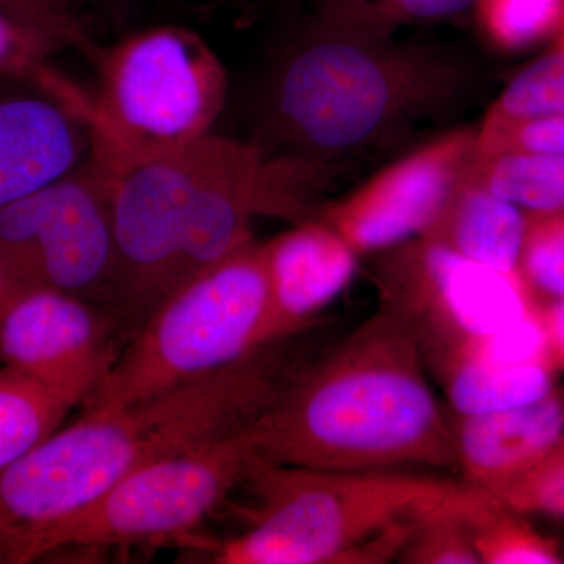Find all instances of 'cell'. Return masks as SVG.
Masks as SVG:
<instances>
[{
    "instance_id": "cell-1",
    "label": "cell",
    "mask_w": 564,
    "mask_h": 564,
    "mask_svg": "<svg viewBox=\"0 0 564 564\" xmlns=\"http://www.w3.org/2000/svg\"><path fill=\"white\" fill-rule=\"evenodd\" d=\"M281 343L128 406H84L0 469V564L51 558L70 527L152 459L250 425L295 370Z\"/></svg>"
},
{
    "instance_id": "cell-2",
    "label": "cell",
    "mask_w": 564,
    "mask_h": 564,
    "mask_svg": "<svg viewBox=\"0 0 564 564\" xmlns=\"http://www.w3.org/2000/svg\"><path fill=\"white\" fill-rule=\"evenodd\" d=\"M267 462L323 470H459L417 340L383 302L322 358L295 370L245 429Z\"/></svg>"
},
{
    "instance_id": "cell-3",
    "label": "cell",
    "mask_w": 564,
    "mask_h": 564,
    "mask_svg": "<svg viewBox=\"0 0 564 564\" xmlns=\"http://www.w3.org/2000/svg\"><path fill=\"white\" fill-rule=\"evenodd\" d=\"M473 82V65L440 44L347 35L310 21L263 87L259 147L325 173L443 117Z\"/></svg>"
},
{
    "instance_id": "cell-4",
    "label": "cell",
    "mask_w": 564,
    "mask_h": 564,
    "mask_svg": "<svg viewBox=\"0 0 564 564\" xmlns=\"http://www.w3.org/2000/svg\"><path fill=\"white\" fill-rule=\"evenodd\" d=\"M254 502L242 533L199 540L210 563H348L393 522L447 499L466 485L410 470H323L256 456L245 478Z\"/></svg>"
},
{
    "instance_id": "cell-5",
    "label": "cell",
    "mask_w": 564,
    "mask_h": 564,
    "mask_svg": "<svg viewBox=\"0 0 564 564\" xmlns=\"http://www.w3.org/2000/svg\"><path fill=\"white\" fill-rule=\"evenodd\" d=\"M88 99L90 159L118 177L210 135L228 73L188 29L159 25L104 47Z\"/></svg>"
},
{
    "instance_id": "cell-6",
    "label": "cell",
    "mask_w": 564,
    "mask_h": 564,
    "mask_svg": "<svg viewBox=\"0 0 564 564\" xmlns=\"http://www.w3.org/2000/svg\"><path fill=\"white\" fill-rule=\"evenodd\" d=\"M267 313L261 243L252 240L177 285L82 406H128L236 366L265 347Z\"/></svg>"
},
{
    "instance_id": "cell-7",
    "label": "cell",
    "mask_w": 564,
    "mask_h": 564,
    "mask_svg": "<svg viewBox=\"0 0 564 564\" xmlns=\"http://www.w3.org/2000/svg\"><path fill=\"white\" fill-rule=\"evenodd\" d=\"M245 429L143 464L70 527L52 556L187 545L251 473L258 454Z\"/></svg>"
},
{
    "instance_id": "cell-8",
    "label": "cell",
    "mask_w": 564,
    "mask_h": 564,
    "mask_svg": "<svg viewBox=\"0 0 564 564\" xmlns=\"http://www.w3.org/2000/svg\"><path fill=\"white\" fill-rule=\"evenodd\" d=\"M372 274L380 302L402 315L434 377L536 311L519 273L489 269L429 237L378 252Z\"/></svg>"
},
{
    "instance_id": "cell-9",
    "label": "cell",
    "mask_w": 564,
    "mask_h": 564,
    "mask_svg": "<svg viewBox=\"0 0 564 564\" xmlns=\"http://www.w3.org/2000/svg\"><path fill=\"white\" fill-rule=\"evenodd\" d=\"M113 181L88 155L0 209V261L14 292L50 288L102 307L115 267Z\"/></svg>"
},
{
    "instance_id": "cell-10",
    "label": "cell",
    "mask_w": 564,
    "mask_h": 564,
    "mask_svg": "<svg viewBox=\"0 0 564 564\" xmlns=\"http://www.w3.org/2000/svg\"><path fill=\"white\" fill-rule=\"evenodd\" d=\"M210 135L115 177V267L102 310L124 345L174 285L193 195L206 169Z\"/></svg>"
},
{
    "instance_id": "cell-11",
    "label": "cell",
    "mask_w": 564,
    "mask_h": 564,
    "mask_svg": "<svg viewBox=\"0 0 564 564\" xmlns=\"http://www.w3.org/2000/svg\"><path fill=\"white\" fill-rule=\"evenodd\" d=\"M122 347L106 310L55 289L14 293L0 318V367L35 381L70 410L102 383Z\"/></svg>"
},
{
    "instance_id": "cell-12",
    "label": "cell",
    "mask_w": 564,
    "mask_h": 564,
    "mask_svg": "<svg viewBox=\"0 0 564 564\" xmlns=\"http://www.w3.org/2000/svg\"><path fill=\"white\" fill-rule=\"evenodd\" d=\"M477 129L443 133L315 214L359 256L421 237L443 214L477 154Z\"/></svg>"
},
{
    "instance_id": "cell-13",
    "label": "cell",
    "mask_w": 564,
    "mask_h": 564,
    "mask_svg": "<svg viewBox=\"0 0 564 564\" xmlns=\"http://www.w3.org/2000/svg\"><path fill=\"white\" fill-rule=\"evenodd\" d=\"M269 285L265 344L313 328L317 315L350 284L361 256L321 218L261 243Z\"/></svg>"
},
{
    "instance_id": "cell-14",
    "label": "cell",
    "mask_w": 564,
    "mask_h": 564,
    "mask_svg": "<svg viewBox=\"0 0 564 564\" xmlns=\"http://www.w3.org/2000/svg\"><path fill=\"white\" fill-rule=\"evenodd\" d=\"M90 155L87 122L35 85L0 91V209L61 180Z\"/></svg>"
},
{
    "instance_id": "cell-15",
    "label": "cell",
    "mask_w": 564,
    "mask_h": 564,
    "mask_svg": "<svg viewBox=\"0 0 564 564\" xmlns=\"http://www.w3.org/2000/svg\"><path fill=\"white\" fill-rule=\"evenodd\" d=\"M456 417L452 430L463 481L489 494L524 477L564 437V400L554 391L510 410Z\"/></svg>"
},
{
    "instance_id": "cell-16",
    "label": "cell",
    "mask_w": 564,
    "mask_h": 564,
    "mask_svg": "<svg viewBox=\"0 0 564 564\" xmlns=\"http://www.w3.org/2000/svg\"><path fill=\"white\" fill-rule=\"evenodd\" d=\"M525 226L524 210L464 180L423 237L489 269L518 273Z\"/></svg>"
},
{
    "instance_id": "cell-17",
    "label": "cell",
    "mask_w": 564,
    "mask_h": 564,
    "mask_svg": "<svg viewBox=\"0 0 564 564\" xmlns=\"http://www.w3.org/2000/svg\"><path fill=\"white\" fill-rule=\"evenodd\" d=\"M547 362L503 366L462 358L436 375L456 415L491 413L538 402L554 391Z\"/></svg>"
},
{
    "instance_id": "cell-18",
    "label": "cell",
    "mask_w": 564,
    "mask_h": 564,
    "mask_svg": "<svg viewBox=\"0 0 564 564\" xmlns=\"http://www.w3.org/2000/svg\"><path fill=\"white\" fill-rule=\"evenodd\" d=\"M466 180L527 215L564 212V154L477 151Z\"/></svg>"
},
{
    "instance_id": "cell-19",
    "label": "cell",
    "mask_w": 564,
    "mask_h": 564,
    "mask_svg": "<svg viewBox=\"0 0 564 564\" xmlns=\"http://www.w3.org/2000/svg\"><path fill=\"white\" fill-rule=\"evenodd\" d=\"M310 21L328 31L392 39L404 25L452 20L477 0H304Z\"/></svg>"
},
{
    "instance_id": "cell-20",
    "label": "cell",
    "mask_w": 564,
    "mask_h": 564,
    "mask_svg": "<svg viewBox=\"0 0 564 564\" xmlns=\"http://www.w3.org/2000/svg\"><path fill=\"white\" fill-rule=\"evenodd\" d=\"M486 491L464 485L447 499L414 516L410 538L397 562L404 564H481L470 533V514Z\"/></svg>"
},
{
    "instance_id": "cell-21",
    "label": "cell",
    "mask_w": 564,
    "mask_h": 564,
    "mask_svg": "<svg viewBox=\"0 0 564 564\" xmlns=\"http://www.w3.org/2000/svg\"><path fill=\"white\" fill-rule=\"evenodd\" d=\"M69 411L35 381L0 367V469L54 433Z\"/></svg>"
},
{
    "instance_id": "cell-22",
    "label": "cell",
    "mask_w": 564,
    "mask_h": 564,
    "mask_svg": "<svg viewBox=\"0 0 564 564\" xmlns=\"http://www.w3.org/2000/svg\"><path fill=\"white\" fill-rule=\"evenodd\" d=\"M470 533L481 564L562 563L558 549L551 540L489 492L470 514Z\"/></svg>"
},
{
    "instance_id": "cell-23",
    "label": "cell",
    "mask_w": 564,
    "mask_h": 564,
    "mask_svg": "<svg viewBox=\"0 0 564 564\" xmlns=\"http://www.w3.org/2000/svg\"><path fill=\"white\" fill-rule=\"evenodd\" d=\"M474 9L488 39L505 51L534 46L564 25V0H477Z\"/></svg>"
},
{
    "instance_id": "cell-24",
    "label": "cell",
    "mask_w": 564,
    "mask_h": 564,
    "mask_svg": "<svg viewBox=\"0 0 564 564\" xmlns=\"http://www.w3.org/2000/svg\"><path fill=\"white\" fill-rule=\"evenodd\" d=\"M564 115V51H554L522 69L489 107L485 120L518 121Z\"/></svg>"
},
{
    "instance_id": "cell-25",
    "label": "cell",
    "mask_w": 564,
    "mask_h": 564,
    "mask_svg": "<svg viewBox=\"0 0 564 564\" xmlns=\"http://www.w3.org/2000/svg\"><path fill=\"white\" fill-rule=\"evenodd\" d=\"M0 13L57 51L79 52L93 66L101 57L104 47L96 43L76 0H0Z\"/></svg>"
},
{
    "instance_id": "cell-26",
    "label": "cell",
    "mask_w": 564,
    "mask_h": 564,
    "mask_svg": "<svg viewBox=\"0 0 564 564\" xmlns=\"http://www.w3.org/2000/svg\"><path fill=\"white\" fill-rule=\"evenodd\" d=\"M518 273L527 291L564 296V212L527 215Z\"/></svg>"
},
{
    "instance_id": "cell-27",
    "label": "cell",
    "mask_w": 564,
    "mask_h": 564,
    "mask_svg": "<svg viewBox=\"0 0 564 564\" xmlns=\"http://www.w3.org/2000/svg\"><path fill=\"white\" fill-rule=\"evenodd\" d=\"M492 496L518 513L564 519V444L524 477Z\"/></svg>"
},
{
    "instance_id": "cell-28",
    "label": "cell",
    "mask_w": 564,
    "mask_h": 564,
    "mask_svg": "<svg viewBox=\"0 0 564 564\" xmlns=\"http://www.w3.org/2000/svg\"><path fill=\"white\" fill-rule=\"evenodd\" d=\"M480 152H552L564 154V115L518 121L484 120L477 129Z\"/></svg>"
},
{
    "instance_id": "cell-29",
    "label": "cell",
    "mask_w": 564,
    "mask_h": 564,
    "mask_svg": "<svg viewBox=\"0 0 564 564\" xmlns=\"http://www.w3.org/2000/svg\"><path fill=\"white\" fill-rule=\"evenodd\" d=\"M55 52L46 40L0 13V79L28 82L40 88L57 73L47 62Z\"/></svg>"
},
{
    "instance_id": "cell-30",
    "label": "cell",
    "mask_w": 564,
    "mask_h": 564,
    "mask_svg": "<svg viewBox=\"0 0 564 564\" xmlns=\"http://www.w3.org/2000/svg\"><path fill=\"white\" fill-rule=\"evenodd\" d=\"M541 321L547 339V361L552 369L564 367V296L541 313Z\"/></svg>"
},
{
    "instance_id": "cell-31",
    "label": "cell",
    "mask_w": 564,
    "mask_h": 564,
    "mask_svg": "<svg viewBox=\"0 0 564 564\" xmlns=\"http://www.w3.org/2000/svg\"><path fill=\"white\" fill-rule=\"evenodd\" d=\"M14 293L17 292L11 288L6 270H3L2 261H0V318H2L3 311L9 306L10 300L13 299Z\"/></svg>"
},
{
    "instance_id": "cell-32",
    "label": "cell",
    "mask_w": 564,
    "mask_h": 564,
    "mask_svg": "<svg viewBox=\"0 0 564 564\" xmlns=\"http://www.w3.org/2000/svg\"><path fill=\"white\" fill-rule=\"evenodd\" d=\"M87 2L95 3V6L109 10L113 14H126V11L132 9L137 0H87Z\"/></svg>"
},
{
    "instance_id": "cell-33",
    "label": "cell",
    "mask_w": 564,
    "mask_h": 564,
    "mask_svg": "<svg viewBox=\"0 0 564 564\" xmlns=\"http://www.w3.org/2000/svg\"><path fill=\"white\" fill-rule=\"evenodd\" d=\"M555 47H558V50L564 51V25H563L562 31H560V33H558V43H556Z\"/></svg>"
},
{
    "instance_id": "cell-34",
    "label": "cell",
    "mask_w": 564,
    "mask_h": 564,
    "mask_svg": "<svg viewBox=\"0 0 564 564\" xmlns=\"http://www.w3.org/2000/svg\"><path fill=\"white\" fill-rule=\"evenodd\" d=\"M560 444H564V437H563V441H562V443H560Z\"/></svg>"
},
{
    "instance_id": "cell-35",
    "label": "cell",
    "mask_w": 564,
    "mask_h": 564,
    "mask_svg": "<svg viewBox=\"0 0 564 564\" xmlns=\"http://www.w3.org/2000/svg\"><path fill=\"white\" fill-rule=\"evenodd\" d=\"M0 80H7V79H0Z\"/></svg>"
}]
</instances>
